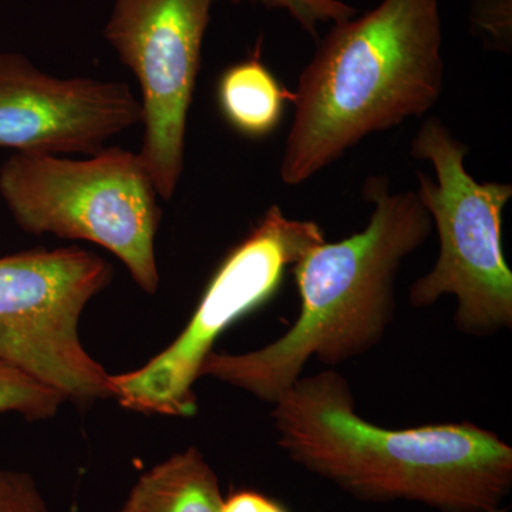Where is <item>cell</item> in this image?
Returning <instances> with one entry per match:
<instances>
[{"label": "cell", "mask_w": 512, "mask_h": 512, "mask_svg": "<svg viewBox=\"0 0 512 512\" xmlns=\"http://www.w3.org/2000/svg\"><path fill=\"white\" fill-rule=\"evenodd\" d=\"M217 0H116L104 37L136 76L144 126L140 157L158 197L171 200L184 171L188 113Z\"/></svg>", "instance_id": "ba28073f"}, {"label": "cell", "mask_w": 512, "mask_h": 512, "mask_svg": "<svg viewBox=\"0 0 512 512\" xmlns=\"http://www.w3.org/2000/svg\"><path fill=\"white\" fill-rule=\"evenodd\" d=\"M127 84L52 76L19 53H0V148L93 156L141 124Z\"/></svg>", "instance_id": "9c48e42d"}, {"label": "cell", "mask_w": 512, "mask_h": 512, "mask_svg": "<svg viewBox=\"0 0 512 512\" xmlns=\"http://www.w3.org/2000/svg\"><path fill=\"white\" fill-rule=\"evenodd\" d=\"M444 70L440 0H382L332 25L292 92L282 183H306L366 137L429 113Z\"/></svg>", "instance_id": "3957f363"}, {"label": "cell", "mask_w": 512, "mask_h": 512, "mask_svg": "<svg viewBox=\"0 0 512 512\" xmlns=\"http://www.w3.org/2000/svg\"><path fill=\"white\" fill-rule=\"evenodd\" d=\"M221 512H288L284 505L258 491H235L224 498Z\"/></svg>", "instance_id": "2e32d148"}, {"label": "cell", "mask_w": 512, "mask_h": 512, "mask_svg": "<svg viewBox=\"0 0 512 512\" xmlns=\"http://www.w3.org/2000/svg\"><path fill=\"white\" fill-rule=\"evenodd\" d=\"M362 197L373 205L365 229L320 242L292 266L301 309L288 332L254 352L212 350L200 377L274 404L309 360L333 369L382 342L396 311L397 275L429 239L433 222L417 191H393L386 175H370Z\"/></svg>", "instance_id": "7a4b0ae2"}, {"label": "cell", "mask_w": 512, "mask_h": 512, "mask_svg": "<svg viewBox=\"0 0 512 512\" xmlns=\"http://www.w3.org/2000/svg\"><path fill=\"white\" fill-rule=\"evenodd\" d=\"M113 279L106 259L80 247L0 258V360L84 406L116 399L109 373L84 349L79 323Z\"/></svg>", "instance_id": "52a82bcc"}, {"label": "cell", "mask_w": 512, "mask_h": 512, "mask_svg": "<svg viewBox=\"0 0 512 512\" xmlns=\"http://www.w3.org/2000/svg\"><path fill=\"white\" fill-rule=\"evenodd\" d=\"M276 444L293 464L366 503L439 512H507L512 448L477 424L392 430L356 412L335 369L301 376L272 404Z\"/></svg>", "instance_id": "6da1fadb"}, {"label": "cell", "mask_w": 512, "mask_h": 512, "mask_svg": "<svg viewBox=\"0 0 512 512\" xmlns=\"http://www.w3.org/2000/svg\"><path fill=\"white\" fill-rule=\"evenodd\" d=\"M323 241L325 232L315 221L295 220L279 205L269 207L222 259L180 336L140 369L110 376L120 406L160 416L195 414L194 384L214 343L238 319L268 302L281 288L286 269Z\"/></svg>", "instance_id": "8992f818"}, {"label": "cell", "mask_w": 512, "mask_h": 512, "mask_svg": "<svg viewBox=\"0 0 512 512\" xmlns=\"http://www.w3.org/2000/svg\"><path fill=\"white\" fill-rule=\"evenodd\" d=\"M470 33L488 50H512V0H473L468 15Z\"/></svg>", "instance_id": "5bb4252c"}, {"label": "cell", "mask_w": 512, "mask_h": 512, "mask_svg": "<svg viewBox=\"0 0 512 512\" xmlns=\"http://www.w3.org/2000/svg\"><path fill=\"white\" fill-rule=\"evenodd\" d=\"M220 480L197 447L141 474L119 512H221Z\"/></svg>", "instance_id": "30bf717a"}, {"label": "cell", "mask_w": 512, "mask_h": 512, "mask_svg": "<svg viewBox=\"0 0 512 512\" xmlns=\"http://www.w3.org/2000/svg\"><path fill=\"white\" fill-rule=\"evenodd\" d=\"M67 402L64 394L25 370L0 360V413H16L28 421L52 419Z\"/></svg>", "instance_id": "7c38bea8"}, {"label": "cell", "mask_w": 512, "mask_h": 512, "mask_svg": "<svg viewBox=\"0 0 512 512\" xmlns=\"http://www.w3.org/2000/svg\"><path fill=\"white\" fill-rule=\"evenodd\" d=\"M0 197L23 231L99 245L123 262L138 288L157 292L161 210L140 154L120 147L83 160L15 153L0 168Z\"/></svg>", "instance_id": "277c9868"}, {"label": "cell", "mask_w": 512, "mask_h": 512, "mask_svg": "<svg viewBox=\"0 0 512 512\" xmlns=\"http://www.w3.org/2000/svg\"><path fill=\"white\" fill-rule=\"evenodd\" d=\"M241 3L242 0H231ZM271 10L288 13L299 28L318 42L322 25H336L357 15L355 6L343 0H254Z\"/></svg>", "instance_id": "4fadbf2b"}, {"label": "cell", "mask_w": 512, "mask_h": 512, "mask_svg": "<svg viewBox=\"0 0 512 512\" xmlns=\"http://www.w3.org/2000/svg\"><path fill=\"white\" fill-rule=\"evenodd\" d=\"M410 153L433 167L434 178L417 173V194L440 242L436 264L410 288V303L430 308L443 296H454V322L460 332L483 338L511 329L512 272L504 258L501 229L512 185L480 183L468 173L470 147L439 117L423 121Z\"/></svg>", "instance_id": "5b68a950"}, {"label": "cell", "mask_w": 512, "mask_h": 512, "mask_svg": "<svg viewBox=\"0 0 512 512\" xmlns=\"http://www.w3.org/2000/svg\"><path fill=\"white\" fill-rule=\"evenodd\" d=\"M217 101L222 117L235 131L249 138H264L281 123L292 92L259 57H251L222 72Z\"/></svg>", "instance_id": "8fae6325"}, {"label": "cell", "mask_w": 512, "mask_h": 512, "mask_svg": "<svg viewBox=\"0 0 512 512\" xmlns=\"http://www.w3.org/2000/svg\"><path fill=\"white\" fill-rule=\"evenodd\" d=\"M0 512H50L35 478L0 467Z\"/></svg>", "instance_id": "9a60e30c"}]
</instances>
